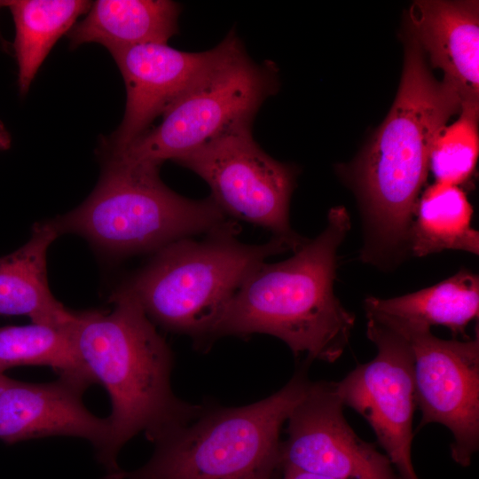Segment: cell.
<instances>
[{"mask_svg": "<svg viewBox=\"0 0 479 479\" xmlns=\"http://www.w3.org/2000/svg\"><path fill=\"white\" fill-rule=\"evenodd\" d=\"M460 106L456 90L432 75L423 50L409 33L396 99L353 166L365 229L364 262L389 267L410 253L432 144Z\"/></svg>", "mask_w": 479, "mask_h": 479, "instance_id": "1", "label": "cell"}, {"mask_svg": "<svg viewBox=\"0 0 479 479\" xmlns=\"http://www.w3.org/2000/svg\"><path fill=\"white\" fill-rule=\"evenodd\" d=\"M111 301L110 312H77L73 328L82 361L111 401L107 443L97 457L107 474L121 470L118 453L137 434L155 443L204 409L174 395L172 353L136 298L119 288Z\"/></svg>", "mask_w": 479, "mask_h": 479, "instance_id": "2", "label": "cell"}, {"mask_svg": "<svg viewBox=\"0 0 479 479\" xmlns=\"http://www.w3.org/2000/svg\"><path fill=\"white\" fill-rule=\"evenodd\" d=\"M350 224L346 208L334 207L318 237L285 261L259 264L232 296L214 339L266 334L283 341L295 356L336 361L356 320L334 290L337 250Z\"/></svg>", "mask_w": 479, "mask_h": 479, "instance_id": "3", "label": "cell"}, {"mask_svg": "<svg viewBox=\"0 0 479 479\" xmlns=\"http://www.w3.org/2000/svg\"><path fill=\"white\" fill-rule=\"evenodd\" d=\"M239 232L232 220L201 240L172 242L121 288L136 298L153 322L190 336L198 347L209 345L246 278L268 257L292 250L273 236L264 244H244L237 239Z\"/></svg>", "mask_w": 479, "mask_h": 479, "instance_id": "4", "label": "cell"}, {"mask_svg": "<svg viewBox=\"0 0 479 479\" xmlns=\"http://www.w3.org/2000/svg\"><path fill=\"white\" fill-rule=\"evenodd\" d=\"M310 381L298 371L279 391L240 407H204L165 435L152 458L131 472L106 479H271L279 468V434Z\"/></svg>", "mask_w": 479, "mask_h": 479, "instance_id": "5", "label": "cell"}, {"mask_svg": "<svg viewBox=\"0 0 479 479\" xmlns=\"http://www.w3.org/2000/svg\"><path fill=\"white\" fill-rule=\"evenodd\" d=\"M102 160L103 171L90 195L51 220L59 234L76 233L102 250L127 255L155 253L233 220L210 196L195 200L170 190L160 178L161 167Z\"/></svg>", "mask_w": 479, "mask_h": 479, "instance_id": "6", "label": "cell"}, {"mask_svg": "<svg viewBox=\"0 0 479 479\" xmlns=\"http://www.w3.org/2000/svg\"><path fill=\"white\" fill-rule=\"evenodd\" d=\"M216 48L215 57L167 108L159 125L102 159L161 167L252 125L263 103L279 89L278 69L271 61H254L234 32Z\"/></svg>", "mask_w": 479, "mask_h": 479, "instance_id": "7", "label": "cell"}, {"mask_svg": "<svg viewBox=\"0 0 479 479\" xmlns=\"http://www.w3.org/2000/svg\"><path fill=\"white\" fill-rule=\"evenodd\" d=\"M174 162L208 184L228 217L270 231L293 251L307 241L289 222L295 169L267 154L254 139L252 125L228 131Z\"/></svg>", "mask_w": 479, "mask_h": 479, "instance_id": "8", "label": "cell"}, {"mask_svg": "<svg viewBox=\"0 0 479 479\" xmlns=\"http://www.w3.org/2000/svg\"><path fill=\"white\" fill-rule=\"evenodd\" d=\"M382 324L410 344L416 404L421 412L418 428L429 423L446 427L453 436V460L469 466L479 447L478 333L474 339L444 340L428 327Z\"/></svg>", "mask_w": 479, "mask_h": 479, "instance_id": "9", "label": "cell"}, {"mask_svg": "<svg viewBox=\"0 0 479 479\" xmlns=\"http://www.w3.org/2000/svg\"><path fill=\"white\" fill-rule=\"evenodd\" d=\"M366 334L377 354L335 382L344 406L371 426L398 479H419L412 461L416 407L413 358L408 341L389 326L366 318Z\"/></svg>", "mask_w": 479, "mask_h": 479, "instance_id": "10", "label": "cell"}, {"mask_svg": "<svg viewBox=\"0 0 479 479\" xmlns=\"http://www.w3.org/2000/svg\"><path fill=\"white\" fill-rule=\"evenodd\" d=\"M343 406L335 382H310L287 420L279 467L331 479H398L388 457L353 431Z\"/></svg>", "mask_w": 479, "mask_h": 479, "instance_id": "11", "label": "cell"}, {"mask_svg": "<svg viewBox=\"0 0 479 479\" xmlns=\"http://www.w3.org/2000/svg\"><path fill=\"white\" fill-rule=\"evenodd\" d=\"M216 48L189 52L168 43H143L111 51L126 87L117 130L102 140L101 156L117 153L140 137L212 60Z\"/></svg>", "mask_w": 479, "mask_h": 479, "instance_id": "12", "label": "cell"}, {"mask_svg": "<svg viewBox=\"0 0 479 479\" xmlns=\"http://www.w3.org/2000/svg\"><path fill=\"white\" fill-rule=\"evenodd\" d=\"M88 388L65 377L30 383L0 373V440L14 444L52 436H75L90 441L98 457L107 443L109 421L85 407L82 397Z\"/></svg>", "mask_w": 479, "mask_h": 479, "instance_id": "13", "label": "cell"}, {"mask_svg": "<svg viewBox=\"0 0 479 479\" xmlns=\"http://www.w3.org/2000/svg\"><path fill=\"white\" fill-rule=\"evenodd\" d=\"M411 34L444 73L461 105L479 98L478 1H415L409 11Z\"/></svg>", "mask_w": 479, "mask_h": 479, "instance_id": "14", "label": "cell"}, {"mask_svg": "<svg viewBox=\"0 0 479 479\" xmlns=\"http://www.w3.org/2000/svg\"><path fill=\"white\" fill-rule=\"evenodd\" d=\"M51 220L35 224L29 240L0 257V316H27L32 323L72 328L77 319L51 294L47 250L59 236Z\"/></svg>", "mask_w": 479, "mask_h": 479, "instance_id": "15", "label": "cell"}, {"mask_svg": "<svg viewBox=\"0 0 479 479\" xmlns=\"http://www.w3.org/2000/svg\"><path fill=\"white\" fill-rule=\"evenodd\" d=\"M180 6L169 0H98L67 34L70 47L87 43L109 52L143 43H168L178 31Z\"/></svg>", "mask_w": 479, "mask_h": 479, "instance_id": "16", "label": "cell"}, {"mask_svg": "<svg viewBox=\"0 0 479 479\" xmlns=\"http://www.w3.org/2000/svg\"><path fill=\"white\" fill-rule=\"evenodd\" d=\"M366 317L387 324L428 327L443 326L453 336L466 334L468 324L478 318L479 278L460 270L427 288L397 297L369 296L364 301Z\"/></svg>", "mask_w": 479, "mask_h": 479, "instance_id": "17", "label": "cell"}, {"mask_svg": "<svg viewBox=\"0 0 479 479\" xmlns=\"http://www.w3.org/2000/svg\"><path fill=\"white\" fill-rule=\"evenodd\" d=\"M91 2L84 0H8L14 26L12 44L18 66L17 84L25 96L41 65L56 42L86 14Z\"/></svg>", "mask_w": 479, "mask_h": 479, "instance_id": "18", "label": "cell"}, {"mask_svg": "<svg viewBox=\"0 0 479 479\" xmlns=\"http://www.w3.org/2000/svg\"><path fill=\"white\" fill-rule=\"evenodd\" d=\"M473 208L458 185H429L419 198L410 235V253L418 257L446 249L478 255L479 233L472 228Z\"/></svg>", "mask_w": 479, "mask_h": 479, "instance_id": "19", "label": "cell"}, {"mask_svg": "<svg viewBox=\"0 0 479 479\" xmlns=\"http://www.w3.org/2000/svg\"><path fill=\"white\" fill-rule=\"evenodd\" d=\"M73 328L32 322L1 326L0 373L15 366L46 365L59 377L73 379L88 387L97 383L78 354Z\"/></svg>", "mask_w": 479, "mask_h": 479, "instance_id": "20", "label": "cell"}, {"mask_svg": "<svg viewBox=\"0 0 479 479\" xmlns=\"http://www.w3.org/2000/svg\"><path fill=\"white\" fill-rule=\"evenodd\" d=\"M479 103H464L457 121L444 126L429 153L428 169L436 182L459 185L473 174L479 152Z\"/></svg>", "mask_w": 479, "mask_h": 479, "instance_id": "21", "label": "cell"}, {"mask_svg": "<svg viewBox=\"0 0 479 479\" xmlns=\"http://www.w3.org/2000/svg\"><path fill=\"white\" fill-rule=\"evenodd\" d=\"M279 468L282 470L281 479H331L326 476L306 472L289 466H282Z\"/></svg>", "mask_w": 479, "mask_h": 479, "instance_id": "22", "label": "cell"}, {"mask_svg": "<svg viewBox=\"0 0 479 479\" xmlns=\"http://www.w3.org/2000/svg\"><path fill=\"white\" fill-rule=\"evenodd\" d=\"M12 137L4 126L0 121V150H7L11 147Z\"/></svg>", "mask_w": 479, "mask_h": 479, "instance_id": "23", "label": "cell"}, {"mask_svg": "<svg viewBox=\"0 0 479 479\" xmlns=\"http://www.w3.org/2000/svg\"><path fill=\"white\" fill-rule=\"evenodd\" d=\"M4 6H5V1L0 0V9L2 7H4ZM0 41L2 42L3 45L4 46L5 41L2 38L1 34H0Z\"/></svg>", "mask_w": 479, "mask_h": 479, "instance_id": "24", "label": "cell"}]
</instances>
